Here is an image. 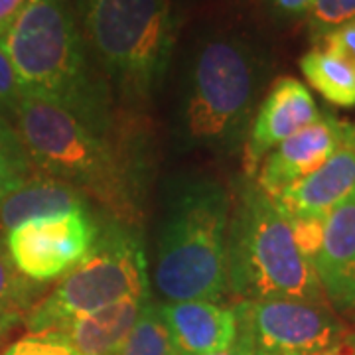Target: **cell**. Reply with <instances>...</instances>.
I'll return each mask as SVG.
<instances>
[{"instance_id":"obj_18","label":"cell","mask_w":355,"mask_h":355,"mask_svg":"<svg viewBox=\"0 0 355 355\" xmlns=\"http://www.w3.org/2000/svg\"><path fill=\"white\" fill-rule=\"evenodd\" d=\"M42 286L22 277L0 241V340L24 324L26 316L40 300Z\"/></svg>"},{"instance_id":"obj_17","label":"cell","mask_w":355,"mask_h":355,"mask_svg":"<svg viewBox=\"0 0 355 355\" xmlns=\"http://www.w3.org/2000/svg\"><path fill=\"white\" fill-rule=\"evenodd\" d=\"M300 71L318 93L336 107H355V65L316 46L300 58Z\"/></svg>"},{"instance_id":"obj_29","label":"cell","mask_w":355,"mask_h":355,"mask_svg":"<svg viewBox=\"0 0 355 355\" xmlns=\"http://www.w3.org/2000/svg\"><path fill=\"white\" fill-rule=\"evenodd\" d=\"M254 355H261L254 352ZM312 355H355V334L354 331H349L343 340H340L338 343H334L330 347H326V349H322V352H318V354Z\"/></svg>"},{"instance_id":"obj_2","label":"cell","mask_w":355,"mask_h":355,"mask_svg":"<svg viewBox=\"0 0 355 355\" xmlns=\"http://www.w3.org/2000/svg\"><path fill=\"white\" fill-rule=\"evenodd\" d=\"M265 73L263 53L241 34L217 32L200 40L184 79L182 123L190 142L233 150L245 140Z\"/></svg>"},{"instance_id":"obj_4","label":"cell","mask_w":355,"mask_h":355,"mask_svg":"<svg viewBox=\"0 0 355 355\" xmlns=\"http://www.w3.org/2000/svg\"><path fill=\"white\" fill-rule=\"evenodd\" d=\"M85 40L103 71L130 103H146L164 81L172 48L170 0H79Z\"/></svg>"},{"instance_id":"obj_20","label":"cell","mask_w":355,"mask_h":355,"mask_svg":"<svg viewBox=\"0 0 355 355\" xmlns=\"http://www.w3.org/2000/svg\"><path fill=\"white\" fill-rule=\"evenodd\" d=\"M34 172L14 127L0 116V203Z\"/></svg>"},{"instance_id":"obj_21","label":"cell","mask_w":355,"mask_h":355,"mask_svg":"<svg viewBox=\"0 0 355 355\" xmlns=\"http://www.w3.org/2000/svg\"><path fill=\"white\" fill-rule=\"evenodd\" d=\"M355 18V0H314L308 10V30L320 42L331 30Z\"/></svg>"},{"instance_id":"obj_16","label":"cell","mask_w":355,"mask_h":355,"mask_svg":"<svg viewBox=\"0 0 355 355\" xmlns=\"http://www.w3.org/2000/svg\"><path fill=\"white\" fill-rule=\"evenodd\" d=\"M148 298L150 294L114 302L85 316L73 318L51 331L77 355H111L137 324L140 310Z\"/></svg>"},{"instance_id":"obj_23","label":"cell","mask_w":355,"mask_h":355,"mask_svg":"<svg viewBox=\"0 0 355 355\" xmlns=\"http://www.w3.org/2000/svg\"><path fill=\"white\" fill-rule=\"evenodd\" d=\"M0 355H77L53 331L26 334L24 338L10 343Z\"/></svg>"},{"instance_id":"obj_12","label":"cell","mask_w":355,"mask_h":355,"mask_svg":"<svg viewBox=\"0 0 355 355\" xmlns=\"http://www.w3.org/2000/svg\"><path fill=\"white\" fill-rule=\"evenodd\" d=\"M352 196H355V146H345L270 200L282 217H328Z\"/></svg>"},{"instance_id":"obj_22","label":"cell","mask_w":355,"mask_h":355,"mask_svg":"<svg viewBox=\"0 0 355 355\" xmlns=\"http://www.w3.org/2000/svg\"><path fill=\"white\" fill-rule=\"evenodd\" d=\"M284 219L291 227L292 241L296 245L298 253L314 266V261L320 254L324 241L326 217H284Z\"/></svg>"},{"instance_id":"obj_7","label":"cell","mask_w":355,"mask_h":355,"mask_svg":"<svg viewBox=\"0 0 355 355\" xmlns=\"http://www.w3.org/2000/svg\"><path fill=\"white\" fill-rule=\"evenodd\" d=\"M148 294L146 257L139 237L128 225L111 219L89 253L34 304L24 320L26 330H58L73 318Z\"/></svg>"},{"instance_id":"obj_25","label":"cell","mask_w":355,"mask_h":355,"mask_svg":"<svg viewBox=\"0 0 355 355\" xmlns=\"http://www.w3.org/2000/svg\"><path fill=\"white\" fill-rule=\"evenodd\" d=\"M318 44H320V48L334 51L340 58L347 60L352 65H355V18L338 26L336 30H331L330 34H326Z\"/></svg>"},{"instance_id":"obj_13","label":"cell","mask_w":355,"mask_h":355,"mask_svg":"<svg viewBox=\"0 0 355 355\" xmlns=\"http://www.w3.org/2000/svg\"><path fill=\"white\" fill-rule=\"evenodd\" d=\"M176 355H211L237 338L235 310L209 300L166 302L158 306Z\"/></svg>"},{"instance_id":"obj_3","label":"cell","mask_w":355,"mask_h":355,"mask_svg":"<svg viewBox=\"0 0 355 355\" xmlns=\"http://www.w3.org/2000/svg\"><path fill=\"white\" fill-rule=\"evenodd\" d=\"M227 191L193 184L172 203L158 241L154 280L168 302H219L229 292Z\"/></svg>"},{"instance_id":"obj_11","label":"cell","mask_w":355,"mask_h":355,"mask_svg":"<svg viewBox=\"0 0 355 355\" xmlns=\"http://www.w3.org/2000/svg\"><path fill=\"white\" fill-rule=\"evenodd\" d=\"M322 116L312 93L296 77H279L257 107L245 137L243 166L253 178L266 154Z\"/></svg>"},{"instance_id":"obj_24","label":"cell","mask_w":355,"mask_h":355,"mask_svg":"<svg viewBox=\"0 0 355 355\" xmlns=\"http://www.w3.org/2000/svg\"><path fill=\"white\" fill-rule=\"evenodd\" d=\"M22 97V87L18 83V77L14 73V67L8 60V53L0 40V116L4 113L12 114L14 107Z\"/></svg>"},{"instance_id":"obj_9","label":"cell","mask_w":355,"mask_h":355,"mask_svg":"<svg viewBox=\"0 0 355 355\" xmlns=\"http://www.w3.org/2000/svg\"><path fill=\"white\" fill-rule=\"evenodd\" d=\"M99 231L91 209L34 219L6 235V251L22 277L46 284L71 270L97 241Z\"/></svg>"},{"instance_id":"obj_1","label":"cell","mask_w":355,"mask_h":355,"mask_svg":"<svg viewBox=\"0 0 355 355\" xmlns=\"http://www.w3.org/2000/svg\"><path fill=\"white\" fill-rule=\"evenodd\" d=\"M14 130L36 172L73 186L99 202L114 221L135 223L132 178L127 160L103 127V111L22 93L14 107Z\"/></svg>"},{"instance_id":"obj_14","label":"cell","mask_w":355,"mask_h":355,"mask_svg":"<svg viewBox=\"0 0 355 355\" xmlns=\"http://www.w3.org/2000/svg\"><path fill=\"white\" fill-rule=\"evenodd\" d=\"M314 270L328 304L338 312H355V196L326 217Z\"/></svg>"},{"instance_id":"obj_10","label":"cell","mask_w":355,"mask_h":355,"mask_svg":"<svg viewBox=\"0 0 355 355\" xmlns=\"http://www.w3.org/2000/svg\"><path fill=\"white\" fill-rule=\"evenodd\" d=\"M345 146H355V123L322 114L316 123L298 130L266 154L257 170L254 184L268 198H275Z\"/></svg>"},{"instance_id":"obj_19","label":"cell","mask_w":355,"mask_h":355,"mask_svg":"<svg viewBox=\"0 0 355 355\" xmlns=\"http://www.w3.org/2000/svg\"><path fill=\"white\" fill-rule=\"evenodd\" d=\"M111 355H176L160 308L150 298L142 306L132 330Z\"/></svg>"},{"instance_id":"obj_26","label":"cell","mask_w":355,"mask_h":355,"mask_svg":"<svg viewBox=\"0 0 355 355\" xmlns=\"http://www.w3.org/2000/svg\"><path fill=\"white\" fill-rule=\"evenodd\" d=\"M266 2L275 16L284 18V20H294L308 14L314 0H266Z\"/></svg>"},{"instance_id":"obj_8","label":"cell","mask_w":355,"mask_h":355,"mask_svg":"<svg viewBox=\"0 0 355 355\" xmlns=\"http://www.w3.org/2000/svg\"><path fill=\"white\" fill-rule=\"evenodd\" d=\"M237 320L261 355H312L343 340L349 330L324 302L296 298L239 300Z\"/></svg>"},{"instance_id":"obj_6","label":"cell","mask_w":355,"mask_h":355,"mask_svg":"<svg viewBox=\"0 0 355 355\" xmlns=\"http://www.w3.org/2000/svg\"><path fill=\"white\" fill-rule=\"evenodd\" d=\"M0 40L22 93L83 111H103L81 32L65 0H26Z\"/></svg>"},{"instance_id":"obj_15","label":"cell","mask_w":355,"mask_h":355,"mask_svg":"<svg viewBox=\"0 0 355 355\" xmlns=\"http://www.w3.org/2000/svg\"><path fill=\"white\" fill-rule=\"evenodd\" d=\"M79 209H91L81 191L58 178L34 172L0 203V237L26 221L64 216Z\"/></svg>"},{"instance_id":"obj_27","label":"cell","mask_w":355,"mask_h":355,"mask_svg":"<svg viewBox=\"0 0 355 355\" xmlns=\"http://www.w3.org/2000/svg\"><path fill=\"white\" fill-rule=\"evenodd\" d=\"M235 316H237V314H235ZM211 355H254V343L253 340H251V334H249L247 328L237 320V338H235V342L231 343L227 349L217 352V354Z\"/></svg>"},{"instance_id":"obj_28","label":"cell","mask_w":355,"mask_h":355,"mask_svg":"<svg viewBox=\"0 0 355 355\" xmlns=\"http://www.w3.org/2000/svg\"><path fill=\"white\" fill-rule=\"evenodd\" d=\"M26 0H0V38L8 32V28L22 12Z\"/></svg>"},{"instance_id":"obj_5","label":"cell","mask_w":355,"mask_h":355,"mask_svg":"<svg viewBox=\"0 0 355 355\" xmlns=\"http://www.w3.org/2000/svg\"><path fill=\"white\" fill-rule=\"evenodd\" d=\"M229 291L241 300L296 298L324 302L314 266L298 253L286 219L254 186L245 188L229 223Z\"/></svg>"}]
</instances>
